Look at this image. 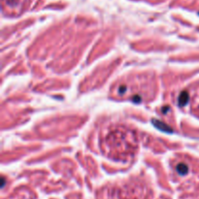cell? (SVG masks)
Listing matches in <instances>:
<instances>
[{"label":"cell","mask_w":199,"mask_h":199,"mask_svg":"<svg viewBox=\"0 0 199 199\" xmlns=\"http://www.w3.org/2000/svg\"><path fill=\"white\" fill-rule=\"evenodd\" d=\"M177 171L180 175H185L188 172V168L187 166L184 163H180L179 165L177 166Z\"/></svg>","instance_id":"2"},{"label":"cell","mask_w":199,"mask_h":199,"mask_svg":"<svg viewBox=\"0 0 199 199\" xmlns=\"http://www.w3.org/2000/svg\"><path fill=\"white\" fill-rule=\"evenodd\" d=\"M136 140V136L132 131L126 128H115L106 137V143L110 146L111 152L118 153L117 155H131L136 148L128 145H123V142ZM117 157V156H116Z\"/></svg>","instance_id":"1"}]
</instances>
